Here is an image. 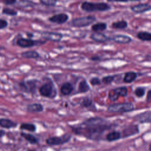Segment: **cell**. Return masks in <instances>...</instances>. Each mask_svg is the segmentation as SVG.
Segmentation results:
<instances>
[{
	"label": "cell",
	"instance_id": "cell-13",
	"mask_svg": "<svg viewBox=\"0 0 151 151\" xmlns=\"http://www.w3.org/2000/svg\"><path fill=\"white\" fill-rule=\"evenodd\" d=\"M90 38L93 41L99 43H105L109 41H111V37L100 32H94L90 35Z\"/></svg>",
	"mask_w": 151,
	"mask_h": 151
},
{
	"label": "cell",
	"instance_id": "cell-41",
	"mask_svg": "<svg viewBox=\"0 0 151 151\" xmlns=\"http://www.w3.org/2000/svg\"><path fill=\"white\" fill-rule=\"evenodd\" d=\"M27 35L28 37V38H32V37H34V34L32 33H31V32H27Z\"/></svg>",
	"mask_w": 151,
	"mask_h": 151
},
{
	"label": "cell",
	"instance_id": "cell-11",
	"mask_svg": "<svg viewBox=\"0 0 151 151\" xmlns=\"http://www.w3.org/2000/svg\"><path fill=\"white\" fill-rule=\"evenodd\" d=\"M139 133V128L137 124H130L125 127L122 133V138L129 137Z\"/></svg>",
	"mask_w": 151,
	"mask_h": 151
},
{
	"label": "cell",
	"instance_id": "cell-19",
	"mask_svg": "<svg viewBox=\"0 0 151 151\" xmlns=\"http://www.w3.org/2000/svg\"><path fill=\"white\" fill-rule=\"evenodd\" d=\"M26 109L28 112L31 113H41L44 111V106L41 103H34L28 104Z\"/></svg>",
	"mask_w": 151,
	"mask_h": 151
},
{
	"label": "cell",
	"instance_id": "cell-23",
	"mask_svg": "<svg viewBox=\"0 0 151 151\" xmlns=\"http://www.w3.org/2000/svg\"><path fill=\"white\" fill-rule=\"evenodd\" d=\"M90 90V86L86 79H83L80 81L78 86V93H86L89 91Z\"/></svg>",
	"mask_w": 151,
	"mask_h": 151
},
{
	"label": "cell",
	"instance_id": "cell-26",
	"mask_svg": "<svg viewBox=\"0 0 151 151\" xmlns=\"http://www.w3.org/2000/svg\"><path fill=\"white\" fill-rule=\"evenodd\" d=\"M107 25L106 22H100L93 24L91 26V30L93 32H101L105 31L107 29Z\"/></svg>",
	"mask_w": 151,
	"mask_h": 151
},
{
	"label": "cell",
	"instance_id": "cell-27",
	"mask_svg": "<svg viewBox=\"0 0 151 151\" xmlns=\"http://www.w3.org/2000/svg\"><path fill=\"white\" fill-rule=\"evenodd\" d=\"M136 37L142 41H151V34L147 31H140L137 32Z\"/></svg>",
	"mask_w": 151,
	"mask_h": 151
},
{
	"label": "cell",
	"instance_id": "cell-32",
	"mask_svg": "<svg viewBox=\"0 0 151 151\" xmlns=\"http://www.w3.org/2000/svg\"><path fill=\"white\" fill-rule=\"evenodd\" d=\"M40 2L45 6H53L57 4V0H40Z\"/></svg>",
	"mask_w": 151,
	"mask_h": 151
},
{
	"label": "cell",
	"instance_id": "cell-12",
	"mask_svg": "<svg viewBox=\"0 0 151 151\" xmlns=\"http://www.w3.org/2000/svg\"><path fill=\"white\" fill-rule=\"evenodd\" d=\"M69 19V17L67 14L60 13L54 15L48 18V21L52 23L57 24H63L65 23Z\"/></svg>",
	"mask_w": 151,
	"mask_h": 151
},
{
	"label": "cell",
	"instance_id": "cell-14",
	"mask_svg": "<svg viewBox=\"0 0 151 151\" xmlns=\"http://www.w3.org/2000/svg\"><path fill=\"white\" fill-rule=\"evenodd\" d=\"M135 120L140 123H150L151 122L150 111L148 110L140 113L134 117Z\"/></svg>",
	"mask_w": 151,
	"mask_h": 151
},
{
	"label": "cell",
	"instance_id": "cell-3",
	"mask_svg": "<svg viewBox=\"0 0 151 151\" xmlns=\"http://www.w3.org/2000/svg\"><path fill=\"white\" fill-rule=\"evenodd\" d=\"M83 11L87 12H93L96 11H106L110 9V6L104 2L93 3L91 2L85 1L81 5Z\"/></svg>",
	"mask_w": 151,
	"mask_h": 151
},
{
	"label": "cell",
	"instance_id": "cell-34",
	"mask_svg": "<svg viewBox=\"0 0 151 151\" xmlns=\"http://www.w3.org/2000/svg\"><path fill=\"white\" fill-rule=\"evenodd\" d=\"M2 12L4 14H5L6 15H11V16H15L17 14V12L15 11L14 9H10V8H4L2 11Z\"/></svg>",
	"mask_w": 151,
	"mask_h": 151
},
{
	"label": "cell",
	"instance_id": "cell-29",
	"mask_svg": "<svg viewBox=\"0 0 151 151\" xmlns=\"http://www.w3.org/2000/svg\"><path fill=\"white\" fill-rule=\"evenodd\" d=\"M128 26L127 22L125 20H120L116 22H114L111 24V27L114 29H124L126 28Z\"/></svg>",
	"mask_w": 151,
	"mask_h": 151
},
{
	"label": "cell",
	"instance_id": "cell-4",
	"mask_svg": "<svg viewBox=\"0 0 151 151\" xmlns=\"http://www.w3.org/2000/svg\"><path fill=\"white\" fill-rule=\"evenodd\" d=\"M134 110V106L131 102H124L122 103H114L107 107V111L109 113H129Z\"/></svg>",
	"mask_w": 151,
	"mask_h": 151
},
{
	"label": "cell",
	"instance_id": "cell-35",
	"mask_svg": "<svg viewBox=\"0 0 151 151\" xmlns=\"http://www.w3.org/2000/svg\"><path fill=\"white\" fill-rule=\"evenodd\" d=\"M8 25V22L5 19H0V29L6 28Z\"/></svg>",
	"mask_w": 151,
	"mask_h": 151
},
{
	"label": "cell",
	"instance_id": "cell-24",
	"mask_svg": "<svg viewBox=\"0 0 151 151\" xmlns=\"http://www.w3.org/2000/svg\"><path fill=\"white\" fill-rule=\"evenodd\" d=\"M21 137H22L25 140H27L29 143L32 145L37 144L38 143V139L33 134L31 133L21 132L20 133Z\"/></svg>",
	"mask_w": 151,
	"mask_h": 151
},
{
	"label": "cell",
	"instance_id": "cell-9",
	"mask_svg": "<svg viewBox=\"0 0 151 151\" xmlns=\"http://www.w3.org/2000/svg\"><path fill=\"white\" fill-rule=\"evenodd\" d=\"M128 90L126 86H120L112 89L108 95V98L112 101L118 100L119 97H126L127 96Z\"/></svg>",
	"mask_w": 151,
	"mask_h": 151
},
{
	"label": "cell",
	"instance_id": "cell-42",
	"mask_svg": "<svg viewBox=\"0 0 151 151\" xmlns=\"http://www.w3.org/2000/svg\"><path fill=\"white\" fill-rule=\"evenodd\" d=\"M2 49V48H1V47H0V50H1Z\"/></svg>",
	"mask_w": 151,
	"mask_h": 151
},
{
	"label": "cell",
	"instance_id": "cell-1",
	"mask_svg": "<svg viewBox=\"0 0 151 151\" xmlns=\"http://www.w3.org/2000/svg\"><path fill=\"white\" fill-rule=\"evenodd\" d=\"M116 124L101 117H93L86 119L80 123L70 126L72 132L76 135L93 141L103 140L106 132L111 130Z\"/></svg>",
	"mask_w": 151,
	"mask_h": 151
},
{
	"label": "cell",
	"instance_id": "cell-40",
	"mask_svg": "<svg viewBox=\"0 0 151 151\" xmlns=\"http://www.w3.org/2000/svg\"><path fill=\"white\" fill-rule=\"evenodd\" d=\"M5 134V132L3 130L0 129V138L2 137Z\"/></svg>",
	"mask_w": 151,
	"mask_h": 151
},
{
	"label": "cell",
	"instance_id": "cell-33",
	"mask_svg": "<svg viewBox=\"0 0 151 151\" xmlns=\"http://www.w3.org/2000/svg\"><path fill=\"white\" fill-rule=\"evenodd\" d=\"M90 83L91 86H100L101 82V80L99 77H94L90 80Z\"/></svg>",
	"mask_w": 151,
	"mask_h": 151
},
{
	"label": "cell",
	"instance_id": "cell-17",
	"mask_svg": "<svg viewBox=\"0 0 151 151\" xmlns=\"http://www.w3.org/2000/svg\"><path fill=\"white\" fill-rule=\"evenodd\" d=\"M151 6L149 4H139L130 7L131 10L136 14H141L150 10Z\"/></svg>",
	"mask_w": 151,
	"mask_h": 151
},
{
	"label": "cell",
	"instance_id": "cell-36",
	"mask_svg": "<svg viewBox=\"0 0 151 151\" xmlns=\"http://www.w3.org/2000/svg\"><path fill=\"white\" fill-rule=\"evenodd\" d=\"M90 59L93 61H100L101 60V58L99 55H94L91 57Z\"/></svg>",
	"mask_w": 151,
	"mask_h": 151
},
{
	"label": "cell",
	"instance_id": "cell-38",
	"mask_svg": "<svg viewBox=\"0 0 151 151\" xmlns=\"http://www.w3.org/2000/svg\"><path fill=\"white\" fill-rule=\"evenodd\" d=\"M108 2H126L129 1H140V0H107Z\"/></svg>",
	"mask_w": 151,
	"mask_h": 151
},
{
	"label": "cell",
	"instance_id": "cell-2",
	"mask_svg": "<svg viewBox=\"0 0 151 151\" xmlns=\"http://www.w3.org/2000/svg\"><path fill=\"white\" fill-rule=\"evenodd\" d=\"M48 80L39 87L38 92L44 97L53 99L57 96V89L52 80L49 78Z\"/></svg>",
	"mask_w": 151,
	"mask_h": 151
},
{
	"label": "cell",
	"instance_id": "cell-8",
	"mask_svg": "<svg viewBox=\"0 0 151 151\" xmlns=\"http://www.w3.org/2000/svg\"><path fill=\"white\" fill-rule=\"evenodd\" d=\"M46 42V41L42 40H32L31 38H19L17 41L16 44L18 46L21 48H29L32 47H34L36 45H40L44 44Z\"/></svg>",
	"mask_w": 151,
	"mask_h": 151
},
{
	"label": "cell",
	"instance_id": "cell-16",
	"mask_svg": "<svg viewBox=\"0 0 151 151\" xmlns=\"http://www.w3.org/2000/svg\"><path fill=\"white\" fill-rule=\"evenodd\" d=\"M74 87L73 85L69 81L63 83L60 87V93L63 96H69L74 91Z\"/></svg>",
	"mask_w": 151,
	"mask_h": 151
},
{
	"label": "cell",
	"instance_id": "cell-10",
	"mask_svg": "<svg viewBox=\"0 0 151 151\" xmlns=\"http://www.w3.org/2000/svg\"><path fill=\"white\" fill-rule=\"evenodd\" d=\"M41 36L47 41L53 42H59L63 38V35L61 33L51 31H43L41 33Z\"/></svg>",
	"mask_w": 151,
	"mask_h": 151
},
{
	"label": "cell",
	"instance_id": "cell-39",
	"mask_svg": "<svg viewBox=\"0 0 151 151\" xmlns=\"http://www.w3.org/2000/svg\"><path fill=\"white\" fill-rule=\"evenodd\" d=\"M2 1L7 5H12L16 2L17 0H2Z\"/></svg>",
	"mask_w": 151,
	"mask_h": 151
},
{
	"label": "cell",
	"instance_id": "cell-30",
	"mask_svg": "<svg viewBox=\"0 0 151 151\" xmlns=\"http://www.w3.org/2000/svg\"><path fill=\"white\" fill-rule=\"evenodd\" d=\"M134 95L138 98H142L144 97L146 94V88L143 87L139 86L135 88L134 91Z\"/></svg>",
	"mask_w": 151,
	"mask_h": 151
},
{
	"label": "cell",
	"instance_id": "cell-20",
	"mask_svg": "<svg viewBox=\"0 0 151 151\" xmlns=\"http://www.w3.org/2000/svg\"><path fill=\"white\" fill-rule=\"evenodd\" d=\"M122 138V133L118 130H113L106 135L105 139L109 142H115Z\"/></svg>",
	"mask_w": 151,
	"mask_h": 151
},
{
	"label": "cell",
	"instance_id": "cell-21",
	"mask_svg": "<svg viewBox=\"0 0 151 151\" xmlns=\"http://www.w3.org/2000/svg\"><path fill=\"white\" fill-rule=\"evenodd\" d=\"M18 123L8 119H0V126L5 129H12L17 126Z\"/></svg>",
	"mask_w": 151,
	"mask_h": 151
},
{
	"label": "cell",
	"instance_id": "cell-18",
	"mask_svg": "<svg viewBox=\"0 0 151 151\" xmlns=\"http://www.w3.org/2000/svg\"><path fill=\"white\" fill-rule=\"evenodd\" d=\"M80 106L82 108H86L90 110H96V107L95 104L93 103V100L88 96H86L82 99L80 102Z\"/></svg>",
	"mask_w": 151,
	"mask_h": 151
},
{
	"label": "cell",
	"instance_id": "cell-15",
	"mask_svg": "<svg viewBox=\"0 0 151 151\" xmlns=\"http://www.w3.org/2000/svg\"><path fill=\"white\" fill-rule=\"evenodd\" d=\"M111 41H113L116 43L121 44H127L132 42V39L130 37L123 35V34H117L111 37Z\"/></svg>",
	"mask_w": 151,
	"mask_h": 151
},
{
	"label": "cell",
	"instance_id": "cell-22",
	"mask_svg": "<svg viewBox=\"0 0 151 151\" xmlns=\"http://www.w3.org/2000/svg\"><path fill=\"white\" fill-rule=\"evenodd\" d=\"M137 77V74L134 71H127L125 73L123 77L124 83H131L136 80Z\"/></svg>",
	"mask_w": 151,
	"mask_h": 151
},
{
	"label": "cell",
	"instance_id": "cell-7",
	"mask_svg": "<svg viewBox=\"0 0 151 151\" xmlns=\"http://www.w3.org/2000/svg\"><path fill=\"white\" fill-rule=\"evenodd\" d=\"M38 80L37 79L28 80L27 81H22L18 83L20 90L24 93L34 94L36 93L37 83Z\"/></svg>",
	"mask_w": 151,
	"mask_h": 151
},
{
	"label": "cell",
	"instance_id": "cell-5",
	"mask_svg": "<svg viewBox=\"0 0 151 151\" xmlns=\"http://www.w3.org/2000/svg\"><path fill=\"white\" fill-rule=\"evenodd\" d=\"M96 21V18L94 16L88 15L73 18L70 22V24L73 27L82 28L89 26Z\"/></svg>",
	"mask_w": 151,
	"mask_h": 151
},
{
	"label": "cell",
	"instance_id": "cell-25",
	"mask_svg": "<svg viewBox=\"0 0 151 151\" xmlns=\"http://www.w3.org/2000/svg\"><path fill=\"white\" fill-rule=\"evenodd\" d=\"M21 55L23 58L32 59H37L41 57L40 54L38 52L34 50H29L22 52L21 54Z\"/></svg>",
	"mask_w": 151,
	"mask_h": 151
},
{
	"label": "cell",
	"instance_id": "cell-37",
	"mask_svg": "<svg viewBox=\"0 0 151 151\" xmlns=\"http://www.w3.org/2000/svg\"><path fill=\"white\" fill-rule=\"evenodd\" d=\"M151 100V90L149 89L147 93L146 94V101L147 103H150Z\"/></svg>",
	"mask_w": 151,
	"mask_h": 151
},
{
	"label": "cell",
	"instance_id": "cell-28",
	"mask_svg": "<svg viewBox=\"0 0 151 151\" xmlns=\"http://www.w3.org/2000/svg\"><path fill=\"white\" fill-rule=\"evenodd\" d=\"M19 129L22 130H27L31 132H35L37 130V127L33 123H23L21 124L19 126Z\"/></svg>",
	"mask_w": 151,
	"mask_h": 151
},
{
	"label": "cell",
	"instance_id": "cell-31",
	"mask_svg": "<svg viewBox=\"0 0 151 151\" xmlns=\"http://www.w3.org/2000/svg\"><path fill=\"white\" fill-rule=\"evenodd\" d=\"M116 77V76L115 75H109L104 76L101 79V82L106 85L110 84L114 80Z\"/></svg>",
	"mask_w": 151,
	"mask_h": 151
},
{
	"label": "cell",
	"instance_id": "cell-6",
	"mask_svg": "<svg viewBox=\"0 0 151 151\" xmlns=\"http://www.w3.org/2000/svg\"><path fill=\"white\" fill-rule=\"evenodd\" d=\"M72 136L69 133H65L60 136H52L46 139L45 143L48 146H54L63 145L69 142Z\"/></svg>",
	"mask_w": 151,
	"mask_h": 151
}]
</instances>
